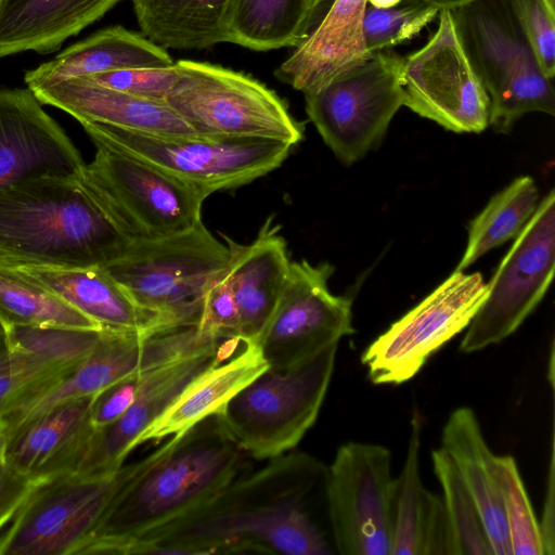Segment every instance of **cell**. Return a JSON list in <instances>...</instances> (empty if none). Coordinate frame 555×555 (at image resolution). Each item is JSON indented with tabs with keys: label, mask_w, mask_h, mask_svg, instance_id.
I'll use <instances>...</instances> for the list:
<instances>
[{
	"label": "cell",
	"mask_w": 555,
	"mask_h": 555,
	"mask_svg": "<svg viewBox=\"0 0 555 555\" xmlns=\"http://www.w3.org/2000/svg\"><path fill=\"white\" fill-rule=\"evenodd\" d=\"M326 469L289 451L244 472L201 507L134 541L130 554L330 555L335 547L312 512Z\"/></svg>",
	"instance_id": "1"
},
{
	"label": "cell",
	"mask_w": 555,
	"mask_h": 555,
	"mask_svg": "<svg viewBox=\"0 0 555 555\" xmlns=\"http://www.w3.org/2000/svg\"><path fill=\"white\" fill-rule=\"evenodd\" d=\"M250 459L212 414L116 494L79 555H126L138 539L190 514L246 472Z\"/></svg>",
	"instance_id": "2"
},
{
	"label": "cell",
	"mask_w": 555,
	"mask_h": 555,
	"mask_svg": "<svg viewBox=\"0 0 555 555\" xmlns=\"http://www.w3.org/2000/svg\"><path fill=\"white\" fill-rule=\"evenodd\" d=\"M82 173L31 178L0 189V263L106 267L124 254L130 241Z\"/></svg>",
	"instance_id": "3"
},
{
	"label": "cell",
	"mask_w": 555,
	"mask_h": 555,
	"mask_svg": "<svg viewBox=\"0 0 555 555\" xmlns=\"http://www.w3.org/2000/svg\"><path fill=\"white\" fill-rule=\"evenodd\" d=\"M454 26L490 100L489 126L508 133L525 114H555L553 79L542 72L509 0H476L451 10Z\"/></svg>",
	"instance_id": "4"
},
{
	"label": "cell",
	"mask_w": 555,
	"mask_h": 555,
	"mask_svg": "<svg viewBox=\"0 0 555 555\" xmlns=\"http://www.w3.org/2000/svg\"><path fill=\"white\" fill-rule=\"evenodd\" d=\"M228 260L225 243L201 221L184 231L132 241L104 268L141 308L169 327L198 323L205 292Z\"/></svg>",
	"instance_id": "5"
},
{
	"label": "cell",
	"mask_w": 555,
	"mask_h": 555,
	"mask_svg": "<svg viewBox=\"0 0 555 555\" xmlns=\"http://www.w3.org/2000/svg\"><path fill=\"white\" fill-rule=\"evenodd\" d=\"M107 476L64 474L37 481L0 531V555H79L118 491L169 448L167 438Z\"/></svg>",
	"instance_id": "6"
},
{
	"label": "cell",
	"mask_w": 555,
	"mask_h": 555,
	"mask_svg": "<svg viewBox=\"0 0 555 555\" xmlns=\"http://www.w3.org/2000/svg\"><path fill=\"white\" fill-rule=\"evenodd\" d=\"M338 344L289 370L268 369L217 413L237 446L259 461L293 451L315 423L333 376Z\"/></svg>",
	"instance_id": "7"
},
{
	"label": "cell",
	"mask_w": 555,
	"mask_h": 555,
	"mask_svg": "<svg viewBox=\"0 0 555 555\" xmlns=\"http://www.w3.org/2000/svg\"><path fill=\"white\" fill-rule=\"evenodd\" d=\"M93 144L138 158L191 184L207 196L268 175L289 155L291 144L248 138L154 134L80 122Z\"/></svg>",
	"instance_id": "8"
},
{
	"label": "cell",
	"mask_w": 555,
	"mask_h": 555,
	"mask_svg": "<svg viewBox=\"0 0 555 555\" xmlns=\"http://www.w3.org/2000/svg\"><path fill=\"white\" fill-rule=\"evenodd\" d=\"M175 66L177 79L166 103L197 134L266 139L292 146L301 141L302 125L259 80L206 62L180 60Z\"/></svg>",
	"instance_id": "9"
},
{
	"label": "cell",
	"mask_w": 555,
	"mask_h": 555,
	"mask_svg": "<svg viewBox=\"0 0 555 555\" xmlns=\"http://www.w3.org/2000/svg\"><path fill=\"white\" fill-rule=\"evenodd\" d=\"M402 66L403 56L378 51L304 94L309 119L344 164L376 147L404 106Z\"/></svg>",
	"instance_id": "10"
},
{
	"label": "cell",
	"mask_w": 555,
	"mask_h": 555,
	"mask_svg": "<svg viewBox=\"0 0 555 555\" xmlns=\"http://www.w3.org/2000/svg\"><path fill=\"white\" fill-rule=\"evenodd\" d=\"M94 145L82 179L130 242L184 231L202 221L208 197L203 191L138 158Z\"/></svg>",
	"instance_id": "11"
},
{
	"label": "cell",
	"mask_w": 555,
	"mask_h": 555,
	"mask_svg": "<svg viewBox=\"0 0 555 555\" xmlns=\"http://www.w3.org/2000/svg\"><path fill=\"white\" fill-rule=\"evenodd\" d=\"M555 270V193L539 204L487 283L488 295L466 327L460 350L472 353L504 340L535 309Z\"/></svg>",
	"instance_id": "12"
},
{
	"label": "cell",
	"mask_w": 555,
	"mask_h": 555,
	"mask_svg": "<svg viewBox=\"0 0 555 555\" xmlns=\"http://www.w3.org/2000/svg\"><path fill=\"white\" fill-rule=\"evenodd\" d=\"M488 295L479 273L455 270L442 284L379 335L362 353L375 385L413 378L446 343L464 331Z\"/></svg>",
	"instance_id": "13"
},
{
	"label": "cell",
	"mask_w": 555,
	"mask_h": 555,
	"mask_svg": "<svg viewBox=\"0 0 555 555\" xmlns=\"http://www.w3.org/2000/svg\"><path fill=\"white\" fill-rule=\"evenodd\" d=\"M391 453L380 444L347 442L326 469L325 508L335 551L391 555Z\"/></svg>",
	"instance_id": "14"
},
{
	"label": "cell",
	"mask_w": 555,
	"mask_h": 555,
	"mask_svg": "<svg viewBox=\"0 0 555 555\" xmlns=\"http://www.w3.org/2000/svg\"><path fill=\"white\" fill-rule=\"evenodd\" d=\"M334 268L292 261L276 306L255 344L271 370H289L354 333L351 299L328 288Z\"/></svg>",
	"instance_id": "15"
},
{
	"label": "cell",
	"mask_w": 555,
	"mask_h": 555,
	"mask_svg": "<svg viewBox=\"0 0 555 555\" xmlns=\"http://www.w3.org/2000/svg\"><path fill=\"white\" fill-rule=\"evenodd\" d=\"M427 43L403 57L404 106L454 132L489 126L490 100L457 36L450 10Z\"/></svg>",
	"instance_id": "16"
},
{
	"label": "cell",
	"mask_w": 555,
	"mask_h": 555,
	"mask_svg": "<svg viewBox=\"0 0 555 555\" xmlns=\"http://www.w3.org/2000/svg\"><path fill=\"white\" fill-rule=\"evenodd\" d=\"M241 340H223L150 371L129 409L115 422L93 430L86 455L75 474L107 476L117 472L134 450L138 437L183 389Z\"/></svg>",
	"instance_id": "17"
},
{
	"label": "cell",
	"mask_w": 555,
	"mask_h": 555,
	"mask_svg": "<svg viewBox=\"0 0 555 555\" xmlns=\"http://www.w3.org/2000/svg\"><path fill=\"white\" fill-rule=\"evenodd\" d=\"M85 166L30 89H0V189L31 178L81 175Z\"/></svg>",
	"instance_id": "18"
},
{
	"label": "cell",
	"mask_w": 555,
	"mask_h": 555,
	"mask_svg": "<svg viewBox=\"0 0 555 555\" xmlns=\"http://www.w3.org/2000/svg\"><path fill=\"white\" fill-rule=\"evenodd\" d=\"M274 216L266 219L255 240L240 244L221 234L229 249L224 268L240 318L241 339L257 340L286 283L291 259Z\"/></svg>",
	"instance_id": "19"
},
{
	"label": "cell",
	"mask_w": 555,
	"mask_h": 555,
	"mask_svg": "<svg viewBox=\"0 0 555 555\" xmlns=\"http://www.w3.org/2000/svg\"><path fill=\"white\" fill-rule=\"evenodd\" d=\"M92 398L61 403L11 433L4 461L35 482L76 473L94 430Z\"/></svg>",
	"instance_id": "20"
},
{
	"label": "cell",
	"mask_w": 555,
	"mask_h": 555,
	"mask_svg": "<svg viewBox=\"0 0 555 555\" xmlns=\"http://www.w3.org/2000/svg\"><path fill=\"white\" fill-rule=\"evenodd\" d=\"M422 425V415L414 410L405 461L391 487V555H455L442 496L421 480Z\"/></svg>",
	"instance_id": "21"
},
{
	"label": "cell",
	"mask_w": 555,
	"mask_h": 555,
	"mask_svg": "<svg viewBox=\"0 0 555 555\" xmlns=\"http://www.w3.org/2000/svg\"><path fill=\"white\" fill-rule=\"evenodd\" d=\"M31 91L41 104L54 106L79 122L154 134H197L166 102L133 96L87 77L47 83Z\"/></svg>",
	"instance_id": "22"
},
{
	"label": "cell",
	"mask_w": 555,
	"mask_h": 555,
	"mask_svg": "<svg viewBox=\"0 0 555 555\" xmlns=\"http://www.w3.org/2000/svg\"><path fill=\"white\" fill-rule=\"evenodd\" d=\"M10 267L101 327L137 334L167 327L156 315L141 308L104 267Z\"/></svg>",
	"instance_id": "23"
},
{
	"label": "cell",
	"mask_w": 555,
	"mask_h": 555,
	"mask_svg": "<svg viewBox=\"0 0 555 555\" xmlns=\"http://www.w3.org/2000/svg\"><path fill=\"white\" fill-rule=\"evenodd\" d=\"M366 0H333L320 24L274 70L281 82L314 91L371 54L362 39L361 22Z\"/></svg>",
	"instance_id": "24"
},
{
	"label": "cell",
	"mask_w": 555,
	"mask_h": 555,
	"mask_svg": "<svg viewBox=\"0 0 555 555\" xmlns=\"http://www.w3.org/2000/svg\"><path fill=\"white\" fill-rule=\"evenodd\" d=\"M269 365L256 344L244 343L240 352L227 353L197 375L175 401L138 437L134 449L182 435L222 406Z\"/></svg>",
	"instance_id": "25"
},
{
	"label": "cell",
	"mask_w": 555,
	"mask_h": 555,
	"mask_svg": "<svg viewBox=\"0 0 555 555\" xmlns=\"http://www.w3.org/2000/svg\"><path fill=\"white\" fill-rule=\"evenodd\" d=\"M121 0H1L0 59L57 51Z\"/></svg>",
	"instance_id": "26"
},
{
	"label": "cell",
	"mask_w": 555,
	"mask_h": 555,
	"mask_svg": "<svg viewBox=\"0 0 555 555\" xmlns=\"http://www.w3.org/2000/svg\"><path fill=\"white\" fill-rule=\"evenodd\" d=\"M175 62L166 49L144 35L112 26L69 46L25 73L28 89L77 77L135 67H166Z\"/></svg>",
	"instance_id": "27"
},
{
	"label": "cell",
	"mask_w": 555,
	"mask_h": 555,
	"mask_svg": "<svg viewBox=\"0 0 555 555\" xmlns=\"http://www.w3.org/2000/svg\"><path fill=\"white\" fill-rule=\"evenodd\" d=\"M441 448L455 464L479 511L493 555H512L502 498L488 447L470 408L454 410L447 420Z\"/></svg>",
	"instance_id": "28"
},
{
	"label": "cell",
	"mask_w": 555,
	"mask_h": 555,
	"mask_svg": "<svg viewBox=\"0 0 555 555\" xmlns=\"http://www.w3.org/2000/svg\"><path fill=\"white\" fill-rule=\"evenodd\" d=\"M131 2L141 34L166 50H202L228 42L230 0Z\"/></svg>",
	"instance_id": "29"
},
{
	"label": "cell",
	"mask_w": 555,
	"mask_h": 555,
	"mask_svg": "<svg viewBox=\"0 0 555 555\" xmlns=\"http://www.w3.org/2000/svg\"><path fill=\"white\" fill-rule=\"evenodd\" d=\"M314 14L309 0H230L228 42L254 51L296 48Z\"/></svg>",
	"instance_id": "30"
},
{
	"label": "cell",
	"mask_w": 555,
	"mask_h": 555,
	"mask_svg": "<svg viewBox=\"0 0 555 555\" xmlns=\"http://www.w3.org/2000/svg\"><path fill=\"white\" fill-rule=\"evenodd\" d=\"M538 202L539 191L529 176L515 179L495 194L470 221L467 245L455 270L463 271L490 249L516 237Z\"/></svg>",
	"instance_id": "31"
},
{
	"label": "cell",
	"mask_w": 555,
	"mask_h": 555,
	"mask_svg": "<svg viewBox=\"0 0 555 555\" xmlns=\"http://www.w3.org/2000/svg\"><path fill=\"white\" fill-rule=\"evenodd\" d=\"M0 320L10 326H66L102 328L61 298L0 263Z\"/></svg>",
	"instance_id": "32"
},
{
	"label": "cell",
	"mask_w": 555,
	"mask_h": 555,
	"mask_svg": "<svg viewBox=\"0 0 555 555\" xmlns=\"http://www.w3.org/2000/svg\"><path fill=\"white\" fill-rule=\"evenodd\" d=\"M78 362L23 350L12 345L7 334H0V416L42 395Z\"/></svg>",
	"instance_id": "33"
},
{
	"label": "cell",
	"mask_w": 555,
	"mask_h": 555,
	"mask_svg": "<svg viewBox=\"0 0 555 555\" xmlns=\"http://www.w3.org/2000/svg\"><path fill=\"white\" fill-rule=\"evenodd\" d=\"M431 461L443 490L456 555H493L477 505L455 464L442 448L431 452Z\"/></svg>",
	"instance_id": "34"
},
{
	"label": "cell",
	"mask_w": 555,
	"mask_h": 555,
	"mask_svg": "<svg viewBox=\"0 0 555 555\" xmlns=\"http://www.w3.org/2000/svg\"><path fill=\"white\" fill-rule=\"evenodd\" d=\"M493 473L502 498L512 554L544 555L540 521L515 459L494 454Z\"/></svg>",
	"instance_id": "35"
},
{
	"label": "cell",
	"mask_w": 555,
	"mask_h": 555,
	"mask_svg": "<svg viewBox=\"0 0 555 555\" xmlns=\"http://www.w3.org/2000/svg\"><path fill=\"white\" fill-rule=\"evenodd\" d=\"M439 10L422 0L380 9L366 4L361 22L365 50L373 54L402 44L430 24Z\"/></svg>",
	"instance_id": "36"
},
{
	"label": "cell",
	"mask_w": 555,
	"mask_h": 555,
	"mask_svg": "<svg viewBox=\"0 0 555 555\" xmlns=\"http://www.w3.org/2000/svg\"><path fill=\"white\" fill-rule=\"evenodd\" d=\"M103 328L10 326L5 334L12 345L23 350L60 361L78 362L93 349Z\"/></svg>",
	"instance_id": "37"
},
{
	"label": "cell",
	"mask_w": 555,
	"mask_h": 555,
	"mask_svg": "<svg viewBox=\"0 0 555 555\" xmlns=\"http://www.w3.org/2000/svg\"><path fill=\"white\" fill-rule=\"evenodd\" d=\"M538 63L546 77L555 76V0H509Z\"/></svg>",
	"instance_id": "38"
},
{
	"label": "cell",
	"mask_w": 555,
	"mask_h": 555,
	"mask_svg": "<svg viewBox=\"0 0 555 555\" xmlns=\"http://www.w3.org/2000/svg\"><path fill=\"white\" fill-rule=\"evenodd\" d=\"M224 268L205 292L197 325L217 340L242 341L238 311Z\"/></svg>",
	"instance_id": "39"
},
{
	"label": "cell",
	"mask_w": 555,
	"mask_h": 555,
	"mask_svg": "<svg viewBox=\"0 0 555 555\" xmlns=\"http://www.w3.org/2000/svg\"><path fill=\"white\" fill-rule=\"evenodd\" d=\"M104 87L142 99L166 102L176 79V66L135 67L87 77Z\"/></svg>",
	"instance_id": "40"
},
{
	"label": "cell",
	"mask_w": 555,
	"mask_h": 555,
	"mask_svg": "<svg viewBox=\"0 0 555 555\" xmlns=\"http://www.w3.org/2000/svg\"><path fill=\"white\" fill-rule=\"evenodd\" d=\"M149 372L129 375L93 396L90 420L94 429L112 424L129 409Z\"/></svg>",
	"instance_id": "41"
},
{
	"label": "cell",
	"mask_w": 555,
	"mask_h": 555,
	"mask_svg": "<svg viewBox=\"0 0 555 555\" xmlns=\"http://www.w3.org/2000/svg\"><path fill=\"white\" fill-rule=\"evenodd\" d=\"M36 482L0 461V531L14 516Z\"/></svg>",
	"instance_id": "42"
},
{
	"label": "cell",
	"mask_w": 555,
	"mask_h": 555,
	"mask_svg": "<svg viewBox=\"0 0 555 555\" xmlns=\"http://www.w3.org/2000/svg\"><path fill=\"white\" fill-rule=\"evenodd\" d=\"M422 1L437 8L439 11H441V10H450L451 11L453 9L468 4L476 0H422Z\"/></svg>",
	"instance_id": "43"
},
{
	"label": "cell",
	"mask_w": 555,
	"mask_h": 555,
	"mask_svg": "<svg viewBox=\"0 0 555 555\" xmlns=\"http://www.w3.org/2000/svg\"><path fill=\"white\" fill-rule=\"evenodd\" d=\"M8 444V433L4 423L0 418V461L4 460Z\"/></svg>",
	"instance_id": "44"
},
{
	"label": "cell",
	"mask_w": 555,
	"mask_h": 555,
	"mask_svg": "<svg viewBox=\"0 0 555 555\" xmlns=\"http://www.w3.org/2000/svg\"><path fill=\"white\" fill-rule=\"evenodd\" d=\"M402 0H366V2L375 8L386 9L399 4Z\"/></svg>",
	"instance_id": "45"
},
{
	"label": "cell",
	"mask_w": 555,
	"mask_h": 555,
	"mask_svg": "<svg viewBox=\"0 0 555 555\" xmlns=\"http://www.w3.org/2000/svg\"><path fill=\"white\" fill-rule=\"evenodd\" d=\"M327 1H330V0H309L310 5H311L312 10L314 11V13L319 10V8L323 3L327 2Z\"/></svg>",
	"instance_id": "46"
},
{
	"label": "cell",
	"mask_w": 555,
	"mask_h": 555,
	"mask_svg": "<svg viewBox=\"0 0 555 555\" xmlns=\"http://www.w3.org/2000/svg\"><path fill=\"white\" fill-rule=\"evenodd\" d=\"M7 333V327L5 325L2 323V321L0 320V334H5Z\"/></svg>",
	"instance_id": "47"
},
{
	"label": "cell",
	"mask_w": 555,
	"mask_h": 555,
	"mask_svg": "<svg viewBox=\"0 0 555 555\" xmlns=\"http://www.w3.org/2000/svg\"><path fill=\"white\" fill-rule=\"evenodd\" d=\"M1 1V0H0Z\"/></svg>",
	"instance_id": "48"
}]
</instances>
